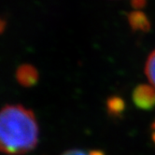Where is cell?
Wrapping results in <instances>:
<instances>
[{
	"label": "cell",
	"instance_id": "2",
	"mask_svg": "<svg viewBox=\"0 0 155 155\" xmlns=\"http://www.w3.org/2000/svg\"><path fill=\"white\" fill-rule=\"evenodd\" d=\"M133 101L141 109L149 110L155 106V88L147 84H141L133 92Z\"/></svg>",
	"mask_w": 155,
	"mask_h": 155
},
{
	"label": "cell",
	"instance_id": "3",
	"mask_svg": "<svg viewBox=\"0 0 155 155\" xmlns=\"http://www.w3.org/2000/svg\"><path fill=\"white\" fill-rule=\"evenodd\" d=\"M15 77L17 81L24 87L29 88L38 83V72L33 65L25 64L20 65L16 70Z\"/></svg>",
	"mask_w": 155,
	"mask_h": 155
},
{
	"label": "cell",
	"instance_id": "8",
	"mask_svg": "<svg viewBox=\"0 0 155 155\" xmlns=\"http://www.w3.org/2000/svg\"><path fill=\"white\" fill-rule=\"evenodd\" d=\"M132 6L136 8H143L146 4V0H132L131 1Z\"/></svg>",
	"mask_w": 155,
	"mask_h": 155
},
{
	"label": "cell",
	"instance_id": "10",
	"mask_svg": "<svg viewBox=\"0 0 155 155\" xmlns=\"http://www.w3.org/2000/svg\"><path fill=\"white\" fill-rule=\"evenodd\" d=\"M151 128H152V138H153V140H154V142H155V121L152 124Z\"/></svg>",
	"mask_w": 155,
	"mask_h": 155
},
{
	"label": "cell",
	"instance_id": "1",
	"mask_svg": "<svg viewBox=\"0 0 155 155\" xmlns=\"http://www.w3.org/2000/svg\"><path fill=\"white\" fill-rule=\"evenodd\" d=\"M38 141V125L32 110L21 105H6L0 113V149L8 155L34 150Z\"/></svg>",
	"mask_w": 155,
	"mask_h": 155
},
{
	"label": "cell",
	"instance_id": "6",
	"mask_svg": "<svg viewBox=\"0 0 155 155\" xmlns=\"http://www.w3.org/2000/svg\"><path fill=\"white\" fill-rule=\"evenodd\" d=\"M145 74L151 86L155 88V50L150 54L145 64Z\"/></svg>",
	"mask_w": 155,
	"mask_h": 155
},
{
	"label": "cell",
	"instance_id": "5",
	"mask_svg": "<svg viewBox=\"0 0 155 155\" xmlns=\"http://www.w3.org/2000/svg\"><path fill=\"white\" fill-rule=\"evenodd\" d=\"M107 107L110 114L113 116H118L120 115V113L124 111V102L120 97H116V96L110 97L107 102Z\"/></svg>",
	"mask_w": 155,
	"mask_h": 155
},
{
	"label": "cell",
	"instance_id": "7",
	"mask_svg": "<svg viewBox=\"0 0 155 155\" xmlns=\"http://www.w3.org/2000/svg\"><path fill=\"white\" fill-rule=\"evenodd\" d=\"M62 155H90L89 152H85L81 150H69L68 151L64 152Z\"/></svg>",
	"mask_w": 155,
	"mask_h": 155
},
{
	"label": "cell",
	"instance_id": "9",
	"mask_svg": "<svg viewBox=\"0 0 155 155\" xmlns=\"http://www.w3.org/2000/svg\"><path fill=\"white\" fill-rule=\"evenodd\" d=\"M89 154L90 155H105L100 150H91V151H89Z\"/></svg>",
	"mask_w": 155,
	"mask_h": 155
},
{
	"label": "cell",
	"instance_id": "4",
	"mask_svg": "<svg viewBox=\"0 0 155 155\" xmlns=\"http://www.w3.org/2000/svg\"><path fill=\"white\" fill-rule=\"evenodd\" d=\"M128 21L133 30L147 32L150 28V23L148 17L141 12L136 10L128 14Z\"/></svg>",
	"mask_w": 155,
	"mask_h": 155
}]
</instances>
